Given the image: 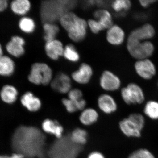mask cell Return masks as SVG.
Instances as JSON below:
<instances>
[{
	"instance_id": "1",
	"label": "cell",
	"mask_w": 158,
	"mask_h": 158,
	"mask_svg": "<svg viewBox=\"0 0 158 158\" xmlns=\"http://www.w3.org/2000/svg\"><path fill=\"white\" fill-rule=\"evenodd\" d=\"M60 25L66 32L69 38L74 42L83 41L88 34V22L73 11H69L59 20Z\"/></svg>"
},
{
	"instance_id": "2",
	"label": "cell",
	"mask_w": 158,
	"mask_h": 158,
	"mask_svg": "<svg viewBox=\"0 0 158 158\" xmlns=\"http://www.w3.org/2000/svg\"><path fill=\"white\" fill-rule=\"evenodd\" d=\"M77 1L70 0L43 1L40 16L43 23H56L63 15L72 10L77 5Z\"/></svg>"
},
{
	"instance_id": "3",
	"label": "cell",
	"mask_w": 158,
	"mask_h": 158,
	"mask_svg": "<svg viewBox=\"0 0 158 158\" xmlns=\"http://www.w3.org/2000/svg\"><path fill=\"white\" fill-rule=\"evenodd\" d=\"M53 77L52 69L48 64L37 62L31 65L28 80L33 85L47 86L50 85Z\"/></svg>"
},
{
	"instance_id": "4",
	"label": "cell",
	"mask_w": 158,
	"mask_h": 158,
	"mask_svg": "<svg viewBox=\"0 0 158 158\" xmlns=\"http://www.w3.org/2000/svg\"><path fill=\"white\" fill-rule=\"evenodd\" d=\"M120 94L123 101L129 106L141 105L145 101V95L141 86L135 82H131L122 88Z\"/></svg>"
},
{
	"instance_id": "5",
	"label": "cell",
	"mask_w": 158,
	"mask_h": 158,
	"mask_svg": "<svg viewBox=\"0 0 158 158\" xmlns=\"http://www.w3.org/2000/svg\"><path fill=\"white\" fill-rule=\"evenodd\" d=\"M127 49L130 56L137 60L149 59L155 50V46L150 40L127 42Z\"/></svg>"
},
{
	"instance_id": "6",
	"label": "cell",
	"mask_w": 158,
	"mask_h": 158,
	"mask_svg": "<svg viewBox=\"0 0 158 158\" xmlns=\"http://www.w3.org/2000/svg\"><path fill=\"white\" fill-rule=\"evenodd\" d=\"M156 32L154 26L149 23H146L131 31L127 37V42L150 40L155 37Z\"/></svg>"
},
{
	"instance_id": "7",
	"label": "cell",
	"mask_w": 158,
	"mask_h": 158,
	"mask_svg": "<svg viewBox=\"0 0 158 158\" xmlns=\"http://www.w3.org/2000/svg\"><path fill=\"white\" fill-rule=\"evenodd\" d=\"M134 69L138 77L143 80H151L156 74L155 64L149 59H141L136 61Z\"/></svg>"
},
{
	"instance_id": "8",
	"label": "cell",
	"mask_w": 158,
	"mask_h": 158,
	"mask_svg": "<svg viewBox=\"0 0 158 158\" xmlns=\"http://www.w3.org/2000/svg\"><path fill=\"white\" fill-rule=\"evenodd\" d=\"M121 84L120 78L110 70L104 71L100 77V86L107 92H114L119 90Z\"/></svg>"
},
{
	"instance_id": "9",
	"label": "cell",
	"mask_w": 158,
	"mask_h": 158,
	"mask_svg": "<svg viewBox=\"0 0 158 158\" xmlns=\"http://www.w3.org/2000/svg\"><path fill=\"white\" fill-rule=\"evenodd\" d=\"M118 127L122 133L126 137L130 138H141L142 131L144 129L128 116L119 121Z\"/></svg>"
},
{
	"instance_id": "10",
	"label": "cell",
	"mask_w": 158,
	"mask_h": 158,
	"mask_svg": "<svg viewBox=\"0 0 158 158\" xmlns=\"http://www.w3.org/2000/svg\"><path fill=\"white\" fill-rule=\"evenodd\" d=\"M51 88L60 94H68L72 89V79L67 74L60 72L54 77L50 84Z\"/></svg>"
},
{
	"instance_id": "11",
	"label": "cell",
	"mask_w": 158,
	"mask_h": 158,
	"mask_svg": "<svg viewBox=\"0 0 158 158\" xmlns=\"http://www.w3.org/2000/svg\"><path fill=\"white\" fill-rule=\"evenodd\" d=\"M93 69L90 65L83 63L77 70L71 74L72 80L79 85H87L90 82L93 75Z\"/></svg>"
},
{
	"instance_id": "12",
	"label": "cell",
	"mask_w": 158,
	"mask_h": 158,
	"mask_svg": "<svg viewBox=\"0 0 158 158\" xmlns=\"http://www.w3.org/2000/svg\"><path fill=\"white\" fill-rule=\"evenodd\" d=\"M26 41L23 37L19 36H14L7 43L6 49L11 56L18 58L22 56L25 53V46Z\"/></svg>"
},
{
	"instance_id": "13",
	"label": "cell",
	"mask_w": 158,
	"mask_h": 158,
	"mask_svg": "<svg viewBox=\"0 0 158 158\" xmlns=\"http://www.w3.org/2000/svg\"><path fill=\"white\" fill-rule=\"evenodd\" d=\"M106 39L110 45L114 46L121 45L125 40V32L120 26L113 24L106 30Z\"/></svg>"
},
{
	"instance_id": "14",
	"label": "cell",
	"mask_w": 158,
	"mask_h": 158,
	"mask_svg": "<svg viewBox=\"0 0 158 158\" xmlns=\"http://www.w3.org/2000/svg\"><path fill=\"white\" fill-rule=\"evenodd\" d=\"M64 46L62 41L56 39L46 42L44 51L49 59L53 61H57L63 57Z\"/></svg>"
},
{
	"instance_id": "15",
	"label": "cell",
	"mask_w": 158,
	"mask_h": 158,
	"mask_svg": "<svg viewBox=\"0 0 158 158\" xmlns=\"http://www.w3.org/2000/svg\"><path fill=\"white\" fill-rule=\"evenodd\" d=\"M97 104L100 110L105 114H112L116 112L118 109L116 100L107 93L102 94L98 97Z\"/></svg>"
},
{
	"instance_id": "16",
	"label": "cell",
	"mask_w": 158,
	"mask_h": 158,
	"mask_svg": "<svg viewBox=\"0 0 158 158\" xmlns=\"http://www.w3.org/2000/svg\"><path fill=\"white\" fill-rule=\"evenodd\" d=\"M94 19L95 20L102 31L107 30L113 24V15L110 11L105 9H99L94 12Z\"/></svg>"
},
{
	"instance_id": "17",
	"label": "cell",
	"mask_w": 158,
	"mask_h": 158,
	"mask_svg": "<svg viewBox=\"0 0 158 158\" xmlns=\"http://www.w3.org/2000/svg\"><path fill=\"white\" fill-rule=\"evenodd\" d=\"M20 102L23 106L31 112H37L42 106L40 99L31 91H27L23 94L21 97Z\"/></svg>"
},
{
	"instance_id": "18",
	"label": "cell",
	"mask_w": 158,
	"mask_h": 158,
	"mask_svg": "<svg viewBox=\"0 0 158 158\" xmlns=\"http://www.w3.org/2000/svg\"><path fill=\"white\" fill-rule=\"evenodd\" d=\"M41 128L44 132L58 138L62 137L64 132L63 127L58 121L50 118H46L43 121Z\"/></svg>"
},
{
	"instance_id": "19",
	"label": "cell",
	"mask_w": 158,
	"mask_h": 158,
	"mask_svg": "<svg viewBox=\"0 0 158 158\" xmlns=\"http://www.w3.org/2000/svg\"><path fill=\"white\" fill-rule=\"evenodd\" d=\"M19 92L17 88L13 85H4L0 91L1 99L8 104H12L17 100Z\"/></svg>"
},
{
	"instance_id": "20",
	"label": "cell",
	"mask_w": 158,
	"mask_h": 158,
	"mask_svg": "<svg viewBox=\"0 0 158 158\" xmlns=\"http://www.w3.org/2000/svg\"><path fill=\"white\" fill-rule=\"evenodd\" d=\"M32 7L29 0H14L10 4V9L14 14L24 16L31 11Z\"/></svg>"
},
{
	"instance_id": "21",
	"label": "cell",
	"mask_w": 158,
	"mask_h": 158,
	"mask_svg": "<svg viewBox=\"0 0 158 158\" xmlns=\"http://www.w3.org/2000/svg\"><path fill=\"white\" fill-rule=\"evenodd\" d=\"M15 64L11 57L4 55L0 58V76L9 77L14 74Z\"/></svg>"
},
{
	"instance_id": "22",
	"label": "cell",
	"mask_w": 158,
	"mask_h": 158,
	"mask_svg": "<svg viewBox=\"0 0 158 158\" xmlns=\"http://www.w3.org/2000/svg\"><path fill=\"white\" fill-rule=\"evenodd\" d=\"M98 113L93 108H85L79 116V120L83 125L89 126L94 124L98 120Z\"/></svg>"
},
{
	"instance_id": "23",
	"label": "cell",
	"mask_w": 158,
	"mask_h": 158,
	"mask_svg": "<svg viewBox=\"0 0 158 158\" xmlns=\"http://www.w3.org/2000/svg\"><path fill=\"white\" fill-rule=\"evenodd\" d=\"M43 29L44 32L43 38L45 42L56 39L60 32V28L56 23H44Z\"/></svg>"
},
{
	"instance_id": "24",
	"label": "cell",
	"mask_w": 158,
	"mask_h": 158,
	"mask_svg": "<svg viewBox=\"0 0 158 158\" xmlns=\"http://www.w3.org/2000/svg\"><path fill=\"white\" fill-rule=\"evenodd\" d=\"M143 113L151 120H158V101L155 100L148 101L144 104Z\"/></svg>"
},
{
	"instance_id": "25",
	"label": "cell",
	"mask_w": 158,
	"mask_h": 158,
	"mask_svg": "<svg viewBox=\"0 0 158 158\" xmlns=\"http://www.w3.org/2000/svg\"><path fill=\"white\" fill-rule=\"evenodd\" d=\"M18 27L23 33L31 34L36 30V24L32 18L27 16H23L19 21Z\"/></svg>"
},
{
	"instance_id": "26",
	"label": "cell",
	"mask_w": 158,
	"mask_h": 158,
	"mask_svg": "<svg viewBox=\"0 0 158 158\" xmlns=\"http://www.w3.org/2000/svg\"><path fill=\"white\" fill-rule=\"evenodd\" d=\"M111 6L116 14L123 15L129 11L132 7V3L130 0H115Z\"/></svg>"
},
{
	"instance_id": "27",
	"label": "cell",
	"mask_w": 158,
	"mask_h": 158,
	"mask_svg": "<svg viewBox=\"0 0 158 158\" xmlns=\"http://www.w3.org/2000/svg\"><path fill=\"white\" fill-rule=\"evenodd\" d=\"M63 57L69 62L75 63L80 59V55L75 47L72 44L64 46Z\"/></svg>"
},
{
	"instance_id": "28",
	"label": "cell",
	"mask_w": 158,
	"mask_h": 158,
	"mask_svg": "<svg viewBox=\"0 0 158 158\" xmlns=\"http://www.w3.org/2000/svg\"><path fill=\"white\" fill-rule=\"evenodd\" d=\"M70 139L75 144L83 145L88 141V133L83 129L77 128L71 133Z\"/></svg>"
},
{
	"instance_id": "29",
	"label": "cell",
	"mask_w": 158,
	"mask_h": 158,
	"mask_svg": "<svg viewBox=\"0 0 158 158\" xmlns=\"http://www.w3.org/2000/svg\"><path fill=\"white\" fill-rule=\"evenodd\" d=\"M127 158H156L155 156L149 149L140 148L130 154Z\"/></svg>"
},
{
	"instance_id": "30",
	"label": "cell",
	"mask_w": 158,
	"mask_h": 158,
	"mask_svg": "<svg viewBox=\"0 0 158 158\" xmlns=\"http://www.w3.org/2000/svg\"><path fill=\"white\" fill-rule=\"evenodd\" d=\"M62 105L65 107V110L68 113H74L77 111L75 102L71 100L68 98H62Z\"/></svg>"
},
{
	"instance_id": "31",
	"label": "cell",
	"mask_w": 158,
	"mask_h": 158,
	"mask_svg": "<svg viewBox=\"0 0 158 158\" xmlns=\"http://www.w3.org/2000/svg\"><path fill=\"white\" fill-rule=\"evenodd\" d=\"M68 98L73 102H77L83 98L81 90L78 88H72L68 94Z\"/></svg>"
},
{
	"instance_id": "32",
	"label": "cell",
	"mask_w": 158,
	"mask_h": 158,
	"mask_svg": "<svg viewBox=\"0 0 158 158\" xmlns=\"http://www.w3.org/2000/svg\"><path fill=\"white\" fill-rule=\"evenodd\" d=\"M76 106L77 110V111H82L85 110L86 108V105H87V102L85 99L82 98L78 101L74 102Z\"/></svg>"
},
{
	"instance_id": "33",
	"label": "cell",
	"mask_w": 158,
	"mask_h": 158,
	"mask_svg": "<svg viewBox=\"0 0 158 158\" xmlns=\"http://www.w3.org/2000/svg\"><path fill=\"white\" fill-rule=\"evenodd\" d=\"M157 1L154 0H140L139 1V3L142 8L146 9L155 3Z\"/></svg>"
},
{
	"instance_id": "34",
	"label": "cell",
	"mask_w": 158,
	"mask_h": 158,
	"mask_svg": "<svg viewBox=\"0 0 158 158\" xmlns=\"http://www.w3.org/2000/svg\"><path fill=\"white\" fill-rule=\"evenodd\" d=\"M88 158H106L105 156L101 152L94 151L90 153L88 155Z\"/></svg>"
},
{
	"instance_id": "35",
	"label": "cell",
	"mask_w": 158,
	"mask_h": 158,
	"mask_svg": "<svg viewBox=\"0 0 158 158\" xmlns=\"http://www.w3.org/2000/svg\"><path fill=\"white\" fill-rule=\"evenodd\" d=\"M24 156L19 153L15 152L11 156L0 155V158H25Z\"/></svg>"
},
{
	"instance_id": "36",
	"label": "cell",
	"mask_w": 158,
	"mask_h": 158,
	"mask_svg": "<svg viewBox=\"0 0 158 158\" xmlns=\"http://www.w3.org/2000/svg\"><path fill=\"white\" fill-rule=\"evenodd\" d=\"M9 6V2L7 0H0V13L6 10Z\"/></svg>"
},
{
	"instance_id": "37",
	"label": "cell",
	"mask_w": 158,
	"mask_h": 158,
	"mask_svg": "<svg viewBox=\"0 0 158 158\" xmlns=\"http://www.w3.org/2000/svg\"><path fill=\"white\" fill-rule=\"evenodd\" d=\"M3 56H4V54H3V48L2 44L0 43V58H1Z\"/></svg>"
},
{
	"instance_id": "38",
	"label": "cell",
	"mask_w": 158,
	"mask_h": 158,
	"mask_svg": "<svg viewBox=\"0 0 158 158\" xmlns=\"http://www.w3.org/2000/svg\"><path fill=\"white\" fill-rule=\"evenodd\" d=\"M157 85H158V82Z\"/></svg>"
}]
</instances>
